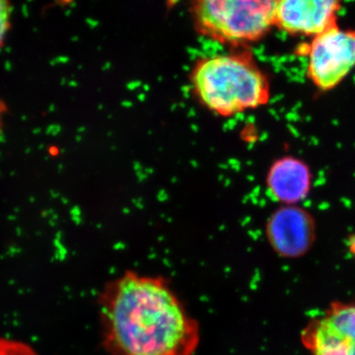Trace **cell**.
Segmentation results:
<instances>
[{
	"label": "cell",
	"instance_id": "6",
	"mask_svg": "<svg viewBox=\"0 0 355 355\" xmlns=\"http://www.w3.org/2000/svg\"><path fill=\"white\" fill-rule=\"evenodd\" d=\"M266 235L270 246L282 258H302L316 242V221L299 205H282L268 217Z\"/></svg>",
	"mask_w": 355,
	"mask_h": 355
},
{
	"label": "cell",
	"instance_id": "2",
	"mask_svg": "<svg viewBox=\"0 0 355 355\" xmlns=\"http://www.w3.org/2000/svg\"><path fill=\"white\" fill-rule=\"evenodd\" d=\"M191 83L200 101L228 116L265 106L270 101L268 77L246 55H220L196 65Z\"/></svg>",
	"mask_w": 355,
	"mask_h": 355
},
{
	"label": "cell",
	"instance_id": "9",
	"mask_svg": "<svg viewBox=\"0 0 355 355\" xmlns=\"http://www.w3.org/2000/svg\"><path fill=\"white\" fill-rule=\"evenodd\" d=\"M0 355H39L30 345L17 340L0 338Z\"/></svg>",
	"mask_w": 355,
	"mask_h": 355
},
{
	"label": "cell",
	"instance_id": "11",
	"mask_svg": "<svg viewBox=\"0 0 355 355\" xmlns=\"http://www.w3.org/2000/svg\"><path fill=\"white\" fill-rule=\"evenodd\" d=\"M7 107L6 103L2 101L1 98H0V130H1L2 125H3V118L4 114H6Z\"/></svg>",
	"mask_w": 355,
	"mask_h": 355
},
{
	"label": "cell",
	"instance_id": "8",
	"mask_svg": "<svg viewBox=\"0 0 355 355\" xmlns=\"http://www.w3.org/2000/svg\"><path fill=\"white\" fill-rule=\"evenodd\" d=\"M312 172L307 163L284 156L272 163L266 175L268 193L282 205H298L310 195Z\"/></svg>",
	"mask_w": 355,
	"mask_h": 355
},
{
	"label": "cell",
	"instance_id": "1",
	"mask_svg": "<svg viewBox=\"0 0 355 355\" xmlns=\"http://www.w3.org/2000/svg\"><path fill=\"white\" fill-rule=\"evenodd\" d=\"M103 347L108 355H193L200 326L167 280L128 270L99 297Z\"/></svg>",
	"mask_w": 355,
	"mask_h": 355
},
{
	"label": "cell",
	"instance_id": "7",
	"mask_svg": "<svg viewBox=\"0 0 355 355\" xmlns=\"http://www.w3.org/2000/svg\"><path fill=\"white\" fill-rule=\"evenodd\" d=\"M342 2L336 0L277 1L275 26L291 36L315 38L338 26Z\"/></svg>",
	"mask_w": 355,
	"mask_h": 355
},
{
	"label": "cell",
	"instance_id": "10",
	"mask_svg": "<svg viewBox=\"0 0 355 355\" xmlns=\"http://www.w3.org/2000/svg\"><path fill=\"white\" fill-rule=\"evenodd\" d=\"M13 7L10 2L0 0V46H3L7 35L11 29Z\"/></svg>",
	"mask_w": 355,
	"mask_h": 355
},
{
	"label": "cell",
	"instance_id": "4",
	"mask_svg": "<svg viewBox=\"0 0 355 355\" xmlns=\"http://www.w3.org/2000/svg\"><path fill=\"white\" fill-rule=\"evenodd\" d=\"M307 55L311 83L323 92L333 90L355 69V29L327 30L312 39Z\"/></svg>",
	"mask_w": 355,
	"mask_h": 355
},
{
	"label": "cell",
	"instance_id": "5",
	"mask_svg": "<svg viewBox=\"0 0 355 355\" xmlns=\"http://www.w3.org/2000/svg\"><path fill=\"white\" fill-rule=\"evenodd\" d=\"M300 340L311 355H355V299L333 301L306 324Z\"/></svg>",
	"mask_w": 355,
	"mask_h": 355
},
{
	"label": "cell",
	"instance_id": "3",
	"mask_svg": "<svg viewBox=\"0 0 355 355\" xmlns=\"http://www.w3.org/2000/svg\"><path fill=\"white\" fill-rule=\"evenodd\" d=\"M277 6L272 0H203L196 2L193 15L207 36L248 43L263 38L275 26Z\"/></svg>",
	"mask_w": 355,
	"mask_h": 355
}]
</instances>
